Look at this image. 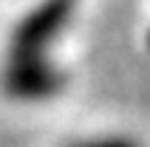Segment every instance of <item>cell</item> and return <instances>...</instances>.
<instances>
[{"instance_id": "1", "label": "cell", "mask_w": 150, "mask_h": 147, "mask_svg": "<svg viewBox=\"0 0 150 147\" xmlns=\"http://www.w3.org/2000/svg\"><path fill=\"white\" fill-rule=\"evenodd\" d=\"M74 11V0H42L20 20L11 34L8 57H48V45L59 37L68 17Z\"/></svg>"}, {"instance_id": "2", "label": "cell", "mask_w": 150, "mask_h": 147, "mask_svg": "<svg viewBox=\"0 0 150 147\" xmlns=\"http://www.w3.org/2000/svg\"><path fill=\"white\" fill-rule=\"evenodd\" d=\"M6 88L23 102H40L59 88V74L48 57H8Z\"/></svg>"}, {"instance_id": "3", "label": "cell", "mask_w": 150, "mask_h": 147, "mask_svg": "<svg viewBox=\"0 0 150 147\" xmlns=\"http://www.w3.org/2000/svg\"><path fill=\"white\" fill-rule=\"evenodd\" d=\"M68 147H142V141L125 133H102V136H91V139H79Z\"/></svg>"}]
</instances>
